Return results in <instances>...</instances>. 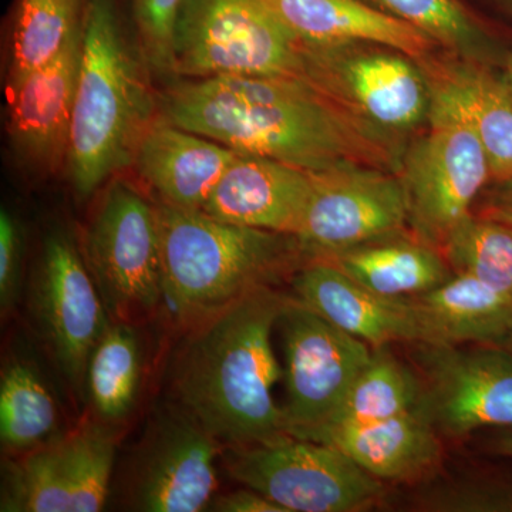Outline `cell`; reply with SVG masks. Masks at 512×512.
I'll use <instances>...</instances> for the list:
<instances>
[{"label": "cell", "instance_id": "1", "mask_svg": "<svg viewBox=\"0 0 512 512\" xmlns=\"http://www.w3.org/2000/svg\"><path fill=\"white\" fill-rule=\"evenodd\" d=\"M161 116L235 153L309 173L348 163L397 173L407 143L357 119L298 76L190 79L168 90Z\"/></svg>", "mask_w": 512, "mask_h": 512}, {"label": "cell", "instance_id": "2", "mask_svg": "<svg viewBox=\"0 0 512 512\" xmlns=\"http://www.w3.org/2000/svg\"><path fill=\"white\" fill-rule=\"evenodd\" d=\"M292 298L274 286L248 293L198 320L171 369L181 409L222 446H242L288 433L274 389L284 379L272 336Z\"/></svg>", "mask_w": 512, "mask_h": 512}, {"label": "cell", "instance_id": "3", "mask_svg": "<svg viewBox=\"0 0 512 512\" xmlns=\"http://www.w3.org/2000/svg\"><path fill=\"white\" fill-rule=\"evenodd\" d=\"M147 67L128 43L113 0H89L67 157L82 197L134 164L141 140L161 116Z\"/></svg>", "mask_w": 512, "mask_h": 512}, {"label": "cell", "instance_id": "4", "mask_svg": "<svg viewBox=\"0 0 512 512\" xmlns=\"http://www.w3.org/2000/svg\"><path fill=\"white\" fill-rule=\"evenodd\" d=\"M157 212L165 292L197 320L274 286L306 255L295 235L227 224L164 202Z\"/></svg>", "mask_w": 512, "mask_h": 512}, {"label": "cell", "instance_id": "5", "mask_svg": "<svg viewBox=\"0 0 512 512\" xmlns=\"http://www.w3.org/2000/svg\"><path fill=\"white\" fill-rule=\"evenodd\" d=\"M397 175L406 194L409 231L440 252L493 181L476 133L433 99L424 130L404 146Z\"/></svg>", "mask_w": 512, "mask_h": 512}, {"label": "cell", "instance_id": "6", "mask_svg": "<svg viewBox=\"0 0 512 512\" xmlns=\"http://www.w3.org/2000/svg\"><path fill=\"white\" fill-rule=\"evenodd\" d=\"M174 76L302 77L301 42L264 0H184Z\"/></svg>", "mask_w": 512, "mask_h": 512}, {"label": "cell", "instance_id": "7", "mask_svg": "<svg viewBox=\"0 0 512 512\" xmlns=\"http://www.w3.org/2000/svg\"><path fill=\"white\" fill-rule=\"evenodd\" d=\"M221 457L229 476L286 512H362L386 497L382 481L339 448L289 433L224 446Z\"/></svg>", "mask_w": 512, "mask_h": 512}, {"label": "cell", "instance_id": "8", "mask_svg": "<svg viewBox=\"0 0 512 512\" xmlns=\"http://www.w3.org/2000/svg\"><path fill=\"white\" fill-rule=\"evenodd\" d=\"M302 77L357 119L404 140L426 126L431 90L416 59L377 43L303 45Z\"/></svg>", "mask_w": 512, "mask_h": 512}, {"label": "cell", "instance_id": "9", "mask_svg": "<svg viewBox=\"0 0 512 512\" xmlns=\"http://www.w3.org/2000/svg\"><path fill=\"white\" fill-rule=\"evenodd\" d=\"M86 264L117 319L151 313L165 291L157 207L123 181L104 194L84 241Z\"/></svg>", "mask_w": 512, "mask_h": 512}, {"label": "cell", "instance_id": "10", "mask_svg": "<svg viewBox=\"0 0 512 512\" xmlns=\"http://www.w3.org/2000/svg\"><path fill=\"white\" fill-rule=\"evenodd\" d=\"M312 174L296 238L311 259H325L409 229L399 175L366 164H340Z\"/></svg>", "mask_w": 512, "mask_h": 512}, {"label": "cell", "instance_id": "11", "mask_svg": "<svg viewBox=\"0 0 512 512\" xmlns=\"http://www.w3.org/2000/svg\"><path fill=\"white\" fill-rule=\"evenodd\" d=\"M284 342L286 429L305 439L325 426L373 349L292 298L278 320Z\"/></svg>", "mask_w": 512, "mask_h": 512}, {"label": "cell", "instance_id": "12", "mask_svg": "<svg viewBox=\"0 0 512 512\" xmlns=\"http://www.w3.org/2000/svg\"><path fill=\"white\" fill-rule=\"evenodd\" d=\"M30 311L57 366L74 389H82L90 356L110 322L86 259L63 232L43 244Z\"/></svg>", "mask_w": 512, "mask_h": 512}, {"label": "cell", "instance_id": "13", "mask_svg": "<svg viewBox=\"0 0 512 512\" xmlns=\"http://www.w3.org/2000/svg\"><path fill=\"white\" fill-rule=\"evenodd\" d=\"M419 409L440 434L464 437L488 427L512 429V352L417 345Z\"/></svg>", "mask_w": 512, "mask_h": 512}, {"label": "cell", "instance_id": "14", "mask_svg": "<svg viewBox=\"0 0 512 512\" xmlns=\"http://www.w3.org/2000/svg\"><path fill=\"white\" fill-rule=\"evenodd\" d=\"M224 446L181 409L164 410L148 426L130 474V503L146 512H198L218 490Z\"/></svg>", "mask_w": 512, "mask_h": 512}, {"label": "cell", "instance_id": "15", "mask_svg": "<svg viewBox=\"0 0 512 512\" xmlns=\"http://www.w3.org/2000/svg\"><path fill=\"white\" fill-rule=\"evenodd\" d=\"M82 53L83 26L52 62L6 84L10 140L40 173L67 165Z\"/></svg>", "mask_w": 512, "mask_h": 512}, {"label": "cell", "instance_id": "16", "mask_svg": "<svg viewBox=\"0 0 512 512\" xmlns=\"http://www.w3.org/2000/svg\"><path fill=\"white\" fill-rule=\"evenodd\" d=\"M292 286L299 302L372 349L390 343H430L412 299L370 291L330 262L311 259L293 274Z\"/></svg>", "mask_w": 512, "mask_h": 512}, {"label": "cell", "instance_id": "17", "mask_svg": "<svg viewBox=\"0 0 512 512\" xmlns=\"http://www.w3.org/2000/svg\"><path fill=\"white\" fill-rule=\"evenodd\" d=\"M311 190L309 171L238 153L201 211L227 224L296 237Z\"/></svg>", "mask_w": 512, "mask_h": 512}, {"label": "cell", "instance_id": "18", "mask_svg": "<svg viewBox=\"0 0 512 512\" xmlns=\"http://www.w3.org/2000/svg\"><path fill=\"white\" fill-rule=\"evenodd\" d=\"M431 99L453 110L476 133L493 181L512 178V89L493 66L437 50L419 62Z\"/></svg>", "mask_w": 512, "mask_h": 512}, {"label": "cell", "instance_id": "19", "mask_svg": "<svg viewBox=\"0 0 512 512\" xmlns=\"http://www.w3.org/2000/svg\"><path fill=\"white\" fill-rule=\"evenodd\" d=\"M238 153L158 117L137 148L134 167L161 202L201 211Z\"/></svg>", "mask_w": 512, "mask_h": 512}, {"label": "cell", "instance_id": "20", "mask_svg": "<svg viewBox=\"0 0 512 512\" xmlns=\"http://www.w3.org/2000/svg\"><path fill=\"white\" fill-rule=\"evenodd\" d=\"M308 439L339 448L370 476L394 483L426 477L443 456L440 433L419 407L372 423L328 427Z\"/></svg>", "mask_w": 512, "mask_h": 512}, {"label": "cell", "instance_id": "21", "mask_svg": "<svg viewBox=\"0 0 512 512\" xmlns=\"http://www.w3.org/2000/svg\"><path fill=\"white\" fill-rule=\"evenodd\" d=\"M303 45L367 42L423 62L441 47L426 33L363 0H264Z\"/></svg>", "mask_w": 512, "mask_h": 512}, {"label": "cell", "instance_id": "22", "mask_svg": "<svg viewBox=\"0 0 512 512\" xmlns=\"http://www.w3.org/2000/svg\"><path fill=\"white\" fill-rule=\"evenodd\" d=\"M429 345L498 346L512 330V298L474 275L453 272L443 284L412 296Z\"/></svg>", "mask_w": 512, "mask_h": 512}, {"label": "cell", "instance_id": "23", "mask_svg": "<svg viewBox=\"0 0 512 512\" xmlns=\"http://www.w3.org/2000/svg\"><path fill=\"white\" fill-rule=\"evenodd\" d=\"M322 261L387 298H412L446 282L453 269L439 249L410 235L346 249Z\"/></svg>", "mask_w": 512, "mask_h": 512}, {"label": "cell", "instance_id": "24", "mask_svg": "<svg viewBox=\"0 0 512 512\" xmlns=\"http://www.w3.org/2000/svg\"><path fill=\"white\" fill-rule=\"evenodd\" d=\"M143 357L136 330L110 325L90 356L86 387L94 412L107 423L126 419L136 406Z\"/></svg>", "mask_w": 512, "mask_h": 512}, {"label": "cell", "instance_id": "25", "mask_svg": "<svg viewBox=\"0 0 512 512\" xmlns=\"http://www.w3.org/2000/svg\"><path fill=\"white\" fill-rule=\"evenodd\" d=\"M420 397V377L390 355L386 348L373 349L372 359L350 386L339 409L318 430L390 419L416 409Z\"/></svg>", "mask_w": 512, "mask_h": 512}, {"label": "cell", "instance_id": "26", "mask_svg": "<svg viewBox=\"0 0 512 512\" xmlns=\"http://www.w3.org/2000/svg\"><path fill=\"white\" fill-rule=\"evenodd\" d=\"M59 413L55 397L36 367L12 360L0 380V439L15 453H28L55 433Z\"/></svg>", "mask_w": 512, "mask_h": 512}, {"label": "cell", "instance_id": "27", "mask_svg": "<svg viewBox=\"0 0 512 512\" xmlns=\"http://www.w3.org/2000/svg\"><path fill=\"white\" fill-rule=\"evenodd\" d=\"M80 0H18L8 83L52 62L83 26Z\"/></svg>", "mask_w": 512, "mask_h": 512}, {"label": "cell", "instance_id": "28", "mask_svg": "<svg viewBox=\"0 0 512 512\" xmlns=\"http://www.w3.org/2000/svg\"><path fill=\"white\" fill-rule=\"evenodd\" d=\"M380 12L426 33L453 55L493 66L500 50L458 0H363Z\"/></svg>", "mask_w": 512, "mask_h": 512}, {"label": "cell", "instance_id": "29", "mask_svg": "<svg viewBox=\"0 0 512 512\" xmlns=\"http://www.w3.org/2000/svg\"><path fill=\"white\" fill-rule=\"evenodd\" d=\"M5 476L0 510L72 512L64 437L28 451L22 460L8 468Z\"/></svg>", "mask_w": 512, "mask_h": 512}, {"label": "cell", "instance_id": "30", "mask_svg": "<svg viewBox=\"0 0 512 512\" xmlns=\"http://www.w3.org/2000/svg\"><path fill=\"white\" fill-rule=\"evenodd\" d=\"M441 254L453 272L474 275L512 298V225L473 214Z\"/></svg>", "mask_w": 512, "mask_h": 512}, {"label": "cell", "instance_id": "31", "mask_svg": "<svg viewBox=\"0 0 512 512\" xmlns=\"http://www.w3.org/2000/svg\"><path fill=\"white\" fill-rule=\"evenodd\" d=\"M70 470L72 512L103 510L109 497L116 443L109 431L87 423L64 437Z\"/></svg>", "mask_w": 512, "mask_h": 512}, {"label": "cell", "instance_id": "32", "mask_svg": "<svg viewBox=\"0 0 512 512\" xmlns=\"http://www.w3.org/2000/svg\"><path fill=\"white\" fill-rule=\"evenodd\" d=\"M413 505L429 512H512V481L495 477L439 481L414 495Z\"/></svg>", "mask_w": 512, "mask_h": 512}, {"label": "cell", "instance_id": "33", "mask_svg": "<svg viewBox=\"0 0 512 512\" xmlns=\"http://www.w3.org/2000/svg\"><path fill=\"white\" fill-rule=\"evenodd\" d=\"M184 0H133L141 53L160 76H174V35Z\"/></svg>", "mask_w": 512, "mask_h": 512}, {"label": "cell", "instance_id": "34", "mask_svg": "<svg viewBox=\"0 0 512 512\" xmlns=\"http://www.w3.org/2000/svg\"><path fill=\"white\" fill-rule=\"evenodd\" d=\"M23 231L5 208L0 211V306L8 313L22 289Z\"/></svg>", "mask_w": 512, "mask_h": 512}, {"label": "cell", "instance_id": "35", "mask_svg": "<svg viewBox=\"0 0 512 512\" xmlns=\"http://www.w3.org/2000/svg\"><path fill=\"white\" fill-rule=\"evenodd\" d=\"M210 508L212 511L220 512H286L281 505L248 487L224 495H215Z\"/></svg>", "mask_w": 512, "mask_h": 512}, {"label": "cell", "instance_id": "36", "mask_svg": "<svg viewBox=\"0 0 512 512\" xmlns=\"http://www.w3.org/2000/svg\"><path fill=\"white\" fill-rule=\"evenodd\" d=\"M491 185L476 215L512 225V178Z\"/></svg>", "mask_w": 512, "mask_h": 512}, {"label": "cell", "instance_id": "37", "mask_svg": "<svg viewBox=\"0 0 512 512\" xmlns=\"http://www.w3.org/2000/svg\"><path fill=\"white\" fill-rule=\"evenodd\" d=\"M491 450L495 454H500V456L512 458V429L498 434L491 443Z\"/></svg>", "mask_w": 512, "mask_h": 512}, {"label": "cell", "instance_id": "38", "mask_svg": "<svg viewBox=\"0 0 512 512\" xmlns=\"http://www.w3.org/2000/svg\"><path fill=\"white\" fill-rule=\"evenodd\" d=\"M505 82L508 83V86L512 89V50L510 55L507 56V60H505V69L503 73Z\"/></svg>", "mask_w": 512, "mask_h": 512}, {"label": "cell", "instance_id": "39", "mask_svg": "<svg viewBox=\"0 0 512 512\" xmlns=\"http://www.w3.org/2000/svg\"><path fill=\"white\" fill-rule=\"evenodd\" d=\"M498 346H500V348L511 350L512 352V330L510 335H508L507 338H505Z\"/></svg>", "mask_w": 512, "mask_h": 512}]
</instances>
